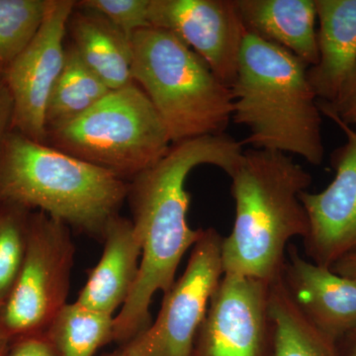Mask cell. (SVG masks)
<instances>
[{
  "label": "cell",
  "instance_id": "6da1fadb",
  "mask_svg": "<svg viewBox=\"0 0 356 356\" xmlns=\"http://www.w3.org/2000/svg\"><path fill=\"white\" fill-rule=\"evenodd\" d=\"M242 146L226 134L184 140L173 144L159 163L130 182L131 221L142 257L135 286L114 317L113 341L128 343L149 327L154 295L170 291L182 257L202 234L203 229H191L187 222L191 196L185 184L189 173L210 165L231 175Z\"/></svg>",
  "mask_w": 356,
  "mask_h": 356
},
{
  "label": "cell",
  "instance_id": "7a4b0ae2",
  "mask_svg": "<svg viewBox=\"0 0 356 356\" xmlns=\"http://www.w3.org/2000/svg\"><path fill=\"white\" fill-rule=\"evenodd\" d=\"M229 177L236 214L222 241L224 273L271 283L282 274L292 238L308 234L300 195L312 175L289 154L248 149Z\"/></svg>",
  "mask_w": 356,
  "mask_h": 356
},
{
  "label": "cell",
  "instance_id": "3957f363",
  "mask_svg": "<svg viewBox=\"0 0 356 356\" xmlns=\"http://www.w3.org/2000/svg\"><path fill=\"white\" fill-rule=\"evenodd\" d=\"M309 67L291 53L250 34L243 40L231 91L232 120L248 129L242 145L324 161L322 113L309 83Z\"/></svg>",
  "mask_w": 356,
  "mask_h": 356
},
{
  "label": "cell",
  "instance_id": "277c9868",
  "mask_svg": "<svg viewBox=\"0 0 356 356\" xmlns=\"http://www.w3.org/2000/svg\"><path fill=\"white\" fill-rule=\"evenodd\" d=\"M127 181L102 168L11 130L0 153V200L95 236L128 198Z\"/></svg>",
  "mask_w": 356,
  "mask_h": 356
},
{
  "label": "cell",
  "instance_id": "5b68a950",
  "mask_svg": "<svg viewBox=\"0 0 356 356\" xmlns=\"http://www.w3.org/2000/svg\"><path fill=\"white\" fill-rule=\"evenodd\" d=\"M133 81L146 93L172 145L222 135L232 120L231 88L172 33L147 27L134 35Z\"/></svg>",
  "mask_w": 356,
  "mask_h": 356
},
{
  "label": "cell",
  "instance_id": "8992f818",
  "mask_svg": "<svg viewBox=\"0 0 356 356\" xmlns=\"http://www.w3.org/2000/svg\"><path fill=\"white\" fill-rule=\"evenodd\" d=\"M46 144L125 180L156 165L172 146L151 100L135 83L110 91L76 120L51 130Z\"/></svg>",
  "mask_w": 356,
  "mask_h": 356
},
{
  "label": "cell",
  "instance_id": "52a82bcc",
  "mask_svg": "<svg viewBox=\"0 0 356 356\" xmlns=\"http://www.w3.org/2000/svg\"><path fill=\"white\" fill-rule=\"evenodd\" d=\"M74 254L67 225L32 212L24 259L0 306V329L9 341L44 334L65 308Z\"/></svg>",
  "mask_w": 356,
  "mask_h": 356
},
{
  "label": "cell",
  "instance_id": "ba28073f",
  "mask_svg": "<svg viewBox=\"0 0 356 356\" xmlns=\"http://www.w3.org/2000/svg\"><path fill=\"white\" fill-rule=\"evenodd\" d=\"M222 241L216 229H202L184 273L163 295L156 321L125 343L122 356H192L211 298L224 275Z\"/></svg>",
  "mask_w": 356,
  "mask_h": 356
},
{
  "label": "cell",
  "instance_id": "9c48e42d",
  "mask_svg": "<svg viewBox=\"0 0 356 356\" xmlns=\"http://www.w3.org/2000/svg\"><path fill=\"white\" fill-rule=\"evenodd\" d=\"M76 1L48 0L39 31L6 67L3 79L13 102V130L46 144L44 115L64 67V39Z\"/></svg>",
  "mask_w": 356,
  "mask_h": 356
},
{
  "label": "cell",
  "instance_id": "30bf717a",
  "mask_svg": "<svg viewBox=\"0 0 356 356\" xmlns=\"http://www.w3.org/2000/svg\"><path fill=\"white\" fill-rule=\"evenodd\" d=\"M270 283L224 273L211 298L192 356H266L271 348Z\"/></svg>",
  "mask_w": 356,
  "mask_h": 356
},
{
  "label": "cell",
  "instance_id": "8fae6325",
  "mask_svg": "<svg viewBox=\"0 0 356 356\" xmlns=\"http://www.w3.org/2000/svg\"><path fill=\"white\" fill-rule=\"evenodd\" d=\"M149 22L175 35L231 88L247 34L235 0H151Z\"/></svg>",
  "mask_w": 356,
  "mask_h": 356
},
{
  "label": "cell",
  "instance_id": "7c38bea8",
  "mask_svg": "<svg viewBox=\"0 0 356 356\" xmlns=\"http://www.w3.org/2000/svg\"><path fill=\"white\" fill-rule=\"evenodd\" d=\"M346 142L331 154L334 180L318 193L304 191L300 195L309 220L304 248L309 261L331 267L356 254V133L334 121Z\"/></svg>",
  "mask_w": 356,
  "mask_h": 356
},
{
  "label": "cell",
  "instance_id": "4fadbf2b",
  "mask_svg": "<svg viewBox=\"0 0 356 356\" xmlns=\"http://www.w3.org/2000/svg\"><path fill=\"white\" fill-rule=\"evenodd\" d=\"M281 277L293 301L318 330L337 341L356 332V281L304 259L292 243Z\"/></svg>",
  "mask_w": 356,
  "mask_h": 356
},
{
  "label": "cell",
  "instance_id": "5bb4252c",
  "mask_svg": "<svg viewBox=\"0 0 356 356\" xmlns=\"http://www.w3.org/2000/svg\"><path fill=\"white\" fill-rule=\"evenodd\" d=\"M102 240L104 248L102 257L74 302L90 310L114 316L135 286L142 245L132 221L118 214L107 222Z\"/></svg>",
  "mask_w": 356,
  "mask_h": 356
},
{
  "label": "cell",
  "instance_id": "9a60e30c",
  "mask_svg": "<svg viewBox=\"0 0 356 356\" xmlns=\"http://www.w3.org/2000/svg\"><path fill=\"white\" fill-rule=\"evenodd\" d=\"M318 60L307 77L318 102H332L356 65V0H315Z\"/></svg>",
  "mask_w": 356,
  "mask_h": 356
},
{
  "label": "cell",
  "instance_id": "2e32d148",
  "mask_svg": "<svg viewBox=\"0 0 356 356\" xmlns=\"http://www.w3.org/2000/svg\"><path fill=\"white\" fill-rule=\"evenodd\" d=\"M248 34L284 49L309 67L317 64L315 0H235Z\"/></svg>",
  "mask_w": 356,
  "mask_h": 356
},
{
  "label": "cell",
  "instance_id": "e0dca14e",
  "mask_svg": "<svg viewBox=\"0 0 356 356\" xmlns=\"http://www.w3.org/2000/svg\"><path fill=\"white\" fill-rule=\"evenodd\" d=\"M67 28L79 57L110 90L134 83L132 43L106 18L76 8Z\"/></svg>",
  "mask_w": 356,
  "mask_h": 356
},
{
  "label": "cell",
  "instance_id": "ac0fdd59",
  "mask_svg": "<svg viewBox=\"0 0 356 356\" xmlns=\"http://www.w3.org/2000/svg\"><path fill=\"white\" fill-rule=\"evenodd\" d=\"M268 313L273 356H341L337 341L302 313L281 275L269 284Z\"/></svg>",
  "mask_w": 356,
  "mask_h": 356
},
{
  "label": "cell",
  "instance_id": "d6986e66",
  "mask_svg": "<svg viewBox=\"0 0 356 356\" xmlns=\"http://www.w3.org/2000/svg\"><path fill=\"white\" fill-rule=\"evenodd\" d=\"M108 86L79 57L72 44L65 48L64 67L51 91L44 126L54 129L76 120L110 92Z\"/></svg>",
  "mask_w": 356,
  "mask_h": 356
},
{
  "label": "cell",
  "instance_id": "ffe728a7",
  "mask_svg": "<svg viewBox=\"0 0 356 356\" xmlns=\"http://www.w3.org/2000/svg\"><path fill=\"white\" fill-rule=\"evenodd\" d=\"M114 316L67 303L44 332L58 356H95L113 341Z\"/></svg>",
  "mask_w": 356,
  "mask_h": 356
},
{
  "label": "cell",
  "instance_id": "44dd1931",
  "mask_svg": "<svg viewBox=\"0 0 356 356\" xmlns=\"http://www.w3.org/2000/svg\"><path fill=\"white\" fill-rule=\"evenodd\" d=\"M48 0H0V60L7 65L39 31Z\"/></svg>",
  "mask_w": 356,
  "mask_h": 356
},
{
  "label": "cell",
  "instance_id": "7402d4cb",
  "mask_svg": "<svg viewBox=\"0 0 356 356\" xmlns=\"http://www.w3.org/2000/svg\"><path fill=\"white\" fill-rule=\"evenodd\" d=\"M32 211L0 200V306L19 273L27 247Z\"/></svg>",
  "mask_w": 356,
  "mask_h": 356
},
{
  "label": "cell",
  "instance_id": "603a6c76",
  "mask_svg": "<svg viewBox=\"0 0 356 356\" xmlns=\"http://www.w3.org/2000/svg\"><path fill=\"white\" fill-rule=\"evenodd\" d=\"M149 3L151 0H83L76 6L100 14L132 42L136 33L151 27Z\"/></svg>",
  "mask_w": 356,
  "mask_h": 356
},
{
  "label": "cell",
  "instance_id": "cb8c5ba5",
  "mask_svg": "<svg viewBox=\"0 0 356 356\" xmlns=\"http://www.w3.org/2000/svg\"><path fill=\"white\" fill-rule=\"evenodd\" d=\"M321 113L339 121L356 133V65L332 102H318Z\"/></svg>",
  "mask_w": 356,
  "mask_h": 356
},
{
  "label": "cell",
  "instance_id": "d4e9b609",
  "mask_svg": "<svg viewBox=\"0 0 356 356\" xmlns=\"http://www.w3.org/2000/svg\"><path fill=\"white\" fill-rule=\"evenodd\" d=\"M6 356H58L46 334H33L15 339Z\"/></svg>",
  "mask_w": 356,
  "mask_h": 356
},
{
  "label": "cell",
  "instance_id": "484cf974",
  "mask_svg": "<svg viewBox=\"0 0 356 356\" xmlns=\"http://www.w3.org/2000/svg\"><path fill=\"white\" fill-rule=\"evenodd\" d=\"M13 102L6 81H0V153L7 136L13 130Z\"/></svg>",
  "mask_w": 356,
  "mask_h": 356
},
{
  "label": "cell",
  "instance_id": "4316f807",
  "mask_svg": "<svg viewBox=\"0 0 356 356\" xmlns=\"http://www.w3.org/2000/svg\"><path fill=\"white\" fill-rule=\"evenodd\" d=\"M331 268L339 275L356 281V254L344 257L334 264Z\"/></svg>",
  "mask_w": 356,
  "mask_h": 356
},
{
  "label": "cell",
  "instance_id": "83f0119b",
  "mask_svg": "<svg viewBox=\"0 0 356 356\" xmlns=\"http://www.w3.org/2000/svg\"><path fill=\"white\" fill-rule=\"evenodd\" d=\"M9 341L0 329V356H6L9 348Z\"/></svg>",
  "mask_w": 356,
  "mask_h": 356
},
{
  "label": "cell",
  "instance_id": "f1b7e54d",
  "mask_svg": "<svg viewBox=\"0 0 356 356\" xmlns=\"http://www.w3.org/2000/svg\"><path fill=\"white\" fill-rule=\"evenodd\" d=\"M344 339H348L350 343V355L348 356H356V332L348 334Z\"/></svg>",
  "mask_w": 356,
  "mask_h": 356
},
{
  "label": "cell",
  "instance_id": "f546056e",
  "mask_svg": "<svg viewBox=\"0 0 356 356\" xmlns=\"http://www.w3.org/2000/svg\"><path fill=\"white\" fill-rule=\"evenodd\" d=\"M4 70H6V65L0 60V81L3 79Z\"/></svg>",
  "mask_w": 356,
  "mask_h": 356
},
{
  "label": "cell",
  "instance_id": "4dcf8cb0",
  "mask_svg": "<svg viewBox=\"0 0 356 356\" xmlns=\"http://www.w3.org/2000/svg\"><path fill=\"white\" fill-rule=\"evenodd\" d=\"M117 356H122V355H120V353H119V355H117Z\"/></svg>",
  "mask_w": 356,
  "mask_h": 356
}]
</instances>
